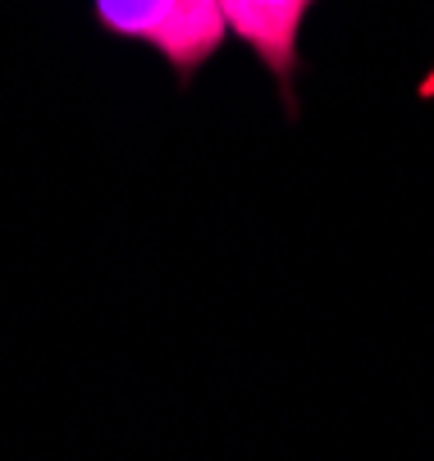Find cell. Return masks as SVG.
<instances>
[{
  "label": "cell",
  "mask_w": 434,
  "mask_h": 461,
  "mask_svg": "<svg viewBox=\"0 0 434 461\" xmlns=\"http://www.w3.org/2000/svg\"><path fill=\"white\" fill-rule=\"evenodd\" d=\"M92 10L110 37L151 46L178 83H193L229 37L220 0H92Z\"/></svg>",
  "instance_id": "6da1fadb"
},
{
  "label": "cell",
  "mask_w": 434,
  "mask_h": 461,
  "mask_svg": "<svg viewBox=\"0 0 434 461\" xmlns=\"http://www.w3.org/2000/svg\"><path fill=\"white\" fill-rule=\"evenodd\" d=\"M312 10L316 0H220L224 28L275 74L293 114H297L293 83L302 69V23Z\"/></svg>",
  "instance_id": "7a4b0ae2"
}]
</instances>
